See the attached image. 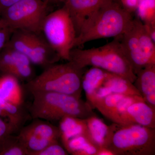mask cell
I'll return each mask as SVG.
<instances>
[{
    "mask_svg": "<svg viewBox=\"0 0 155 155\" xmlns=\"http://www.w3.org/2000/svg\"><path fill=\"white\" fill-rule=\"evenodd\" d=\"M31 94L33 101L28 110L33 119L59 121L65 116L85 119L97 116L91 105L81 98L53 92L36 91Z\"/></svg>",
    "mask_w": 155,
    "mask_h": 155,
    "instance_id": "cell-1",
    "label": "cell"
},
{
    "mask_svg": "<svg viewBox=\"0 0 155 155\" xmlns=\"http://www.w3.org/2000/svg\"><path fill=\"white\" fill-rule=\"evenodd\" d=\"M69 61L81 68L88 66L101 68L125 78L132 83L136 78L118 37L100 47L84 50L73 48L70 51Z\"/></svg>",
    "mask_w": 155,
    "mask_h": 155,
    "instance_id": "cell-2",
    "label": "cell"
},
{
    "mask_svg": "<svg viewBox=\"0 0 155 155\" xmlns=\"http://www.w3.org/2000/svg\"><path fill=\"white\" fill-rule=\"evenodd\" d=\"M84 70L85 68H80L71 61L53 64L27 81L24 88L30 94L36 91L53 92L81 98Z\"/></svg>",
    "mask_w": 155,
    "mask_h": 155,
    "instance_id": "cell-3",
    "label": "cell"
},
{
    "mask_svg": "<svg viewBox=\"0 0 155 155\" xmlns=\"http://www.w3.org/2000/svg\"><path fill=\"white\" fill-rule=\"evenodd\" d=\"M132 15L119 0H111L103 7L89 27L76 38L74 48L94 40L122 35L132 21Z\"/></svg>",
    "mask_w": 155,
    "mask_h": 155,
    "instance_id": "cell-4",
    "label": "cell"
},
{
    "mask_svg": "<svg viewBox=\"0 0 155 155\" xmlns=\"http://www.w3.org/2000/svg\"><path fill=\"white\" fill-rule=\"evenodd\" d=\"M107 149L113 155H155V128L116 123Z\"/></svg>",
    "mask_w": 155,
    "mask_h": 155,
    "instance_id": "cell-5",
    "label": "cell"
},
{
    "mask_svg": "<svg viewBox=\"0 0 155 155\" xmlns=\"http://www.w3.org/2000/svg\"><path fill=\"white\" fill-rule=\"evenodd\" d=\"M41 32L61 59L69 61L70 51L74 48L76 32L65 6L47 14L43 22Z\"/></svg>",
    "mask_w": 155,
    "mask_h": 155,
    "instance_id": "cell-6",
    "label": "cell"
},
{
    "mask_svg": "<svg viewBox=\"0 0 155 155\" xmlns=\"http://www.w3.org/2000/svg\"><path fill=\"white\" fill-rule=\"evenodd\" d=\"M48 6L42 0H20L3 11L0 20L13 32L24 30L41 34Z\"/></svg>",
    "mask_w": 155,
    "mask_h": 155,
    "instance_id": "cell-7",
    "label": "cell"
},
{
    "mask_svg": "<svg viewBox=\"0 0 155 155\" xmlns=\"http://www.w3.org/2000/svg\"><path fill=\"white\" fill-rule=\"evenodd\" d=\"M5 46L25 55L31 64L45 68L61 59L40 34L28 31H14Z\"/></svg>",
    "mask_w": 155,
    "mask_h": 155,
    "instance_id": "cell-8",
    "label": "cell"
},
{
    "mask_svg": "<svg viewBox=\"0 0 155 155\" xmlns=\"http://www.w3.org/2000/svg\"><path fill=\"white\" fill-rule=\"evenodd\" d=\"M34 119L29 125L23 126L17 135L28 155H34L53 143L59 141L61 137L59 127L39 119Z\"/></svg>",
    "mask_w": 155,
    "mask_h": 155,
    "instance_id": "cell-9",
    "label": "cell"
},
{
    "mask_svg": "<svg viewBox=\"0 0 155 155\" xmlns=\"http://www.w3.org/2000/svg\"><path fill=\"white\" fill-rule=\"evenodd\" d=\"M111 0H63L72 20L76 37L85 31Z\"/></svg>",
    "mask_w": 155,
    "mask_h": 155,
    "instance_id": "cell-10",
    "label": "cell"
},
{
    "mask_svg": "<svg viewBox=\"0 0 155 155\" xmlns=\"http://www.w3.org/2000/svg\"><path fill=\"white\" fill-rule=\"evenodd\" d=\"M31 64L25 55L7 46L0 52V75H12L27 82L35 77Z\"/></svg>",
    "mask_w": 155,
    "mask_h": 155,
    "instance_id": "cell-11",
    "label": "cell"
},
{
    "mask_svg": "<svg viewBox=\"0 0 155 155\" xmlns=\"http://www.w3.org/2000/svg\"><path fill=\"white\" fill-rule=\"evenodd\" d=\"M118 37L125 57L135 75L145 67L154 65L150 63L143 51L134 18L127 30Z\"/></svg>",
    "mask_w": 155,
    "mask_h": 155,
    "instance_id": "cell-12",
    "label": "cell"
},
{
    "mask_svg": "<svg viewBox=\"0 0 155 155\" xmlns=\"http://www.w3.org/2000/svg\"><path fill=\"white\" fill-rule=\"evenodd\" d=\"M112 94L141 96L133 83L125 78L107 71L102 84L97 89L88 102L92 104L97 100Z\"/></svg>",
    "mask_w": 155,
    "mask_h": 155,
    "instance_id": "cell-13",
    "label": "cell"
},
{
    "mask_svg": "<svg viewBox=\"0 0 155 155\" xmlns=\"http://www.w3.org/2000/svg\"><path fill=\"white\" fill-rule=\"evenodd\" d=\"M119 125L137 124L155 128V110L144 101H139L129 106L119 119Z\"/></svg>",
    "mask_w": 155,
    "mask_h": 155,
    "instance_id": "cell-14",
    "label": "cell"
},
{
    "mask_svg": "<svg viewBox=\"0 0 155 155\" xmlns=\"http://www.w3.org/2000/svg\"><path fill=\"white\" fill-rule=\"evenodd\" d=\"M87 133L92 142L101 150L107 148L116 123L107 125L97 116L85 119Z\"/></svg>",
    "mask_w": 155,
    "mask_h": 155,
    "instance_id": "cell-15",
    "label": "cell"
},
{
    "mask_svg": "<svg viewBox=\"0 0 155 155\" xmlns=\"http://www.w3.org/2000/svg\"><path fill=\"white\" fill-rule=\"evenodd\" d=\"M133 84L145 102L155 110V64L139 71Z\"/></svg>",
    "mask_w": 155,
    "mask_h": 155,
    "instance_id": "cell-16",
    "label": "cell"
},
{
    "mask_svg": "<svg viewBox=\"0 0 155 155\" xmlns=\"http://www.w3.org/2000/svg\"><path fill=\"white\" fill-rule=\"evenodd\" d=\"M61 140L63 146L70 154L99 155L101 150L85 135L73 136Z\"/></svg>",
    "mask_w": 155,
    "mask_h": 155,
    "instance_id": "cell-17",
    "label": "cell"
},
{
    "mask_svg": "<svg viewBox=\"0 0 155 155\" xmlns=\"http://www.w3.org/2000/svg\"><path fill=\"white\" fill-rule=\"evenodd\" d=\"M19 81L9 75H0V98L12 104L23 105V91Z\"/></svg>",
    "mask_w": 155,
    "mask_h": 155,
    "instance_id": "cell-18",
    "label": "cell"
},
{
    "mask_svg": "<svg viewBox=\"0 0 155 155\" xmlns=\"http://www.w3.org/2000/svg\"><path fill=\"white\" fill-rule=\"evenodd\" d=\"M0 110L8 116L9 122L14 127L15 132H19L25 122L31 117L23 105L12 104L0 98Z\"/></svg>",
    "mask_w": 155,
    "mask_h": 155,
    "instance_id": "cell-19",
    "label": "cell"
},
{
    "mask_svg": "<svg viewBox=\"0 0 155 155\" xmlns=\"http://www.w3.org/2000/svg\"><path fill=\"white\" fill-rule=\"evenodd\" d=\"M58 127L61 132L60 139L77 135H85L89 138L85 119L65 116L59 121Z\"/></svg>",
    "mask_w": 155,
    "mask_h": 155,
    "instance_id": "cell-20",
    "label": "cell"
},
{
    "mask_svg": "<svg viewBox=\"0 0 155 155\" xmlns=\"http://www.w3.org/2000/svg\"><path fill=\"white\" fill-rule=\"evenodd\" d=\"M107 71L97 67H91L84 72L82 78V89L88 100L97 89L102 84Z\"/></svg>",
    "mask_w": 155,
    "mask_h": 155,
    "instance_id": "cell-21",
    "label": "cell"
},
{
    "mask_svg": "<svg viewBox=\"0 0 155 155\" xmlns=\"http://www.w3.org/2000/svg\"><path fill=\"white\" fill-rule=\"evenodd\" d=\"M0 155H28L17 136L9 134L0 140Z\"/></svg>",
    "mask_w": 155,
    "mask_h": 155,
    "instance_id": "cell-22",
    "label": "cell"
},
{
    "mask_svg": "<svg viewBox=\"0 0 155 155\" xmlns=\"http://www.w3.org/2000/svg\"><path fill=\"white\" fill-rule=\"evenodd\" d=\"M135 12L143 23L155 22V0H140Z\"/></svg>",
    "mask_w": 155,
    "mask_h": 155,
    "instance_id": "cell-23",
    "label": "cell"
},
{
    "mask_svg": "<svg viewBox=\"0 0 155 155\" xmlns=\"http://www.w3.org/2000/svg\"><path fill=\"white\" fill-rule=\"evenodd\" d=\"M69 154L64 146H61L59 141L55 142L46 147L34 155H67Z\"/></svg>",
    "mask_w": 155,
    "mask_h": 155,
    "instance_id": "cell-24",
    "label": "cell"
},
{
    "mask_svg": "<svg viewBox=\"0 0 155 155\" xmlns=\"http://www.w3.org/2000/svg\"><path fill=\"white\" fill-rule=\"evenodd\" d=\"M13 32V31L6 27L0 20V52L5 46Z\"/></svg>",
    "mask_w": 155,
    "mask_h": 155,
    "instance_id": "cell-25",
    "label": "cell"
},
{
    "mask_svg": "<svg viewBox=\"0 0 155 155\" xmlns=\"http://www.w3.org/2000/svg\"><path fill=\"white\" fill-rule=\"evenodd\" d=\"M15 132L14 127L9 122L0 118V140L7 135Z\"/></svg>",
    "mask_w": 155,
    "mask_h": 155,
    "instance_id": "cell-26",
    "label": "cell"
},
{
    "mask_svg": "<svg viewBox=\"0 0 155 155\" xmlns=\"http://www.w3.org/2000/svg\"><path fill=\"white\" fill-rule=\"evenodd\" d=\"M124 8L131 14L135 12L138 0H119Z\"/></svg>",
    "mask_w": 155,
    "mask_h": 155,
    "instance_id": "cell-27",
    "label": "cell"
},
{
    "mask_svg": "<svg viewBox=\"0 0 155 155\" xmlns=\"http://www.w3.org/2000/svg\"><path fill=\"white\" fill-rule=\"evenodd\" d=\"M20 0H0V15L10 6Z\"/></svg>",
    "mask_w": 155,
    "mask_h": 155,
    "instance_id": "cell-28",
    "label": "cell"
},
{
    "mask_svg": "<svg viewBox=\"0 0 155 155\" xmlns=\"http://www.w3.org/2000/svg\"><path fill=\"white\" fill-rule=\"evenodd\" d=\"M42 1L49 5L50 4H55V3L60 2L62 3L63 0H42Z\"/></svg>",
    "mask_w": 155,
    "mask_h": 155,
    "instance_id": "cell-29",
    "label": "cell"
},
{
    "mask_svg": "<svg viewBox=\"0 0 155 155\" xmlns=\"http://www.w3.org/2000/svg\"><path fill=\"white\" fill-rule=\"evenodd\" d=\"M140 1V0H138V2H139Z\"/></svg>",
    "mask_w": 155,
    "mask_h": 155,
    "instance_id": "cell-30",
    "label": "cell"
}]
</instances>
